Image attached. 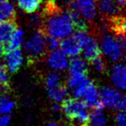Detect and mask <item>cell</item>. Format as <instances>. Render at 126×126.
<instances>
[{"label":"cell","instance_id":"6da1fadb","mask_svg":"<svg viewBox=\"0 0 126 126\" xmlns=\"http://www.w3.org/2000/svg\"><path fill=\"white\" fill-rule=\"evenodd\" d=\"M125 47V36H114L110 34H105L102 37L100 50L111 61L120 60L124 56Z\"/></svg>","mask_w":126,"mask_h":126},{"label":"cell","instance_id":"7a4b0ae2","mask_svg":"<svg viewBox=\"0 0 126 126\" xmlns=\"http://www.w3.org/2000/svg\"><path fill=\"white\" fill-rule=\"evenodd\" d=\"M46 36L42 30H37L31 38L25 44V51L29 62H35L39 60H42L45 56L47 52V43Z\"/></svg>","mask_w":126,"mask_h":126},{"label":"cell","instance_id":"3957f363","mask_svg":"<svg viewBox=\"0 0 126 126\" xmlns=\"http://www.w3.org/2000/svg\"><path fill=\"white\" fill-rule=\"evenodd\" d=\"M98 93L99 99L104 107H109L117 110H125V97L119 91L109 86H103Z\"/></svg>","mask_w":126,"mask_h":126},{"label":"cell","instance_id":"277c9868","mask_svg":"<svg viewBox=\"0 0 126 126\" xmlns=\"http://www.w3.org/2000/svg\"><path fill=\"white\" fill-rule=\"evenodd\" d=\"M2 55H4V61H5V67L8 72L15 74L19 71L23 62V57L20 49L4 51Z\"/></svg>","mask_w":126,"mask_h":126},{"label":"cell","instance_id":"5b68a950","mask_svg":"<svg viewBox=\"0 0 126 126\" xmlns=\"http://www.w3.org/2000/svg\"><path fill=\"white\" fill-rule=\"evenodd\" d=\"M99 12L107 19L119 16L123 10L118 6L116 0H95Z\"/></svg>","mask_w":126,"mask_h":126},{"label":"cell","instance_id":"8992f818","mask_svg":"<svg viewBox=\"0 0 126 126\" xmlns=\"http://www.w3.org/2000/svg\"><path fill=\"white\" fill-rule=\"evenodd\" d=\"M47 62L49 67L56 71L63 70L67 68L68 66V60H67V54L59 48L51 51Z\"/></svg>","mask_w":126,"mask_h":126},{"label":"cell","instance_id":"52a82bcc","mask_svg":"<svg viewBox=\"0 0 126 126\" xmlns=\"http://www.w3.org/2000/svg\"><path fill=\"white\" fill-rule=\"evenodd\" d=\"M74 3L77 11L84 19L88 21L94 19L96 16L95 0H74Z\"/></svg>","mask_w":126,"mask_h":126},{"label":"cell","instance_id":"ba28073f","mask_svg":"<svg viewBox=\"0 0 126 126\" xmlns=\"http://www.w3.org/2000/svg\"><path fill=\"white\" fill-rule=\"evenodd\" d=\"M82 100L86 103L87 106L92 107V108H105L99 99V93L98 91V87L93 81H91L90 84L88 85L87 89H86V92Z\"/></svg>","mask_w":126,"mask_h":126},{"label":"cell","instance_id":"9c48e42d","mask_svg":"<svg viewBox=\"0 0 126 126\" xmlns=\"http://www.w3.org/2000/svg\"><path fill=\"white\" fill-rule=\"evenodd\" d=\"M82 51L85 60L90 63L96 58L99 57L100 54H101V50H100L98 42L93 36H90V35L86 42L83 44Z\"/></svg>","mask_w":126,"mask_h":126},{"label":"cell","instance_id":"30bf717a","mask_svg":"<svg viewBox=\"0 0 126 126\" xmlns=\"http://www.w3.org/2000/svg\"><path fill=\"white\" fill-rule=\"evenodd\" d=\"M110 79L118 89L124 90L126 87V68L124 63H117L110 70Z\"/></svg>","mask_w":126,"mask_h":126},{"label":"cell","instance_id":"8fae6325","mask_svg":"<svg viewBox=\"0 0 126 126\" xmlns=\"http://www.w3.org/2000/svg\"><path fill=\"white\" fill-rule=\"evenodd\" d=\"M60 46L61 47V49L67 55L72 56V57L73 56H78L82 52L80 44L78 42L75 37L71 36V35L66 37V38H63L61 42H60Z\"/></svg>","mask_w":126,"mask_h":126},{"label":"cell","instance_id":"7c38bea8","mask_svg":"<svg viewBox=\"0 0 126 126\" xmlns=\"http://www.w3.org/2000/svg\"><path fill=\"white\" fill-rule=\"evenodd\" d=\"M69 75H87L88 67L86 61L78 56H73L68 61Z\"/></svg>","mask_w":126,"mask_h":126},{"label":"cell","instance_id":"4fadbf2b","mask_svg":"<svg viewBox=\"0 0 126 126\" xmlns=\"http://www.w3.org/2000/svg\"><path fill=\"white\" fill-rule=\"evenodd\" d=\"M16 29L17 25L15 20L0 21V42L5 45Z\"/></svg>","mask_w":126,"mask_h":126},{"label":"cell","instance_id":"5bb4252c","mask_svg":"<svg viewBox=\"0 0 126 126\" xmlns=\"http://www.w3.org/2000/svg\"><path fill=\"white\" fill-rule=\"evenodd\" d=\"M47 91L50 99L55 103L62 102L68 93L67 86L63 84L62 82H60L53 87L48 88V89H47Z\"/></svg>","mask_w":126,"mask_h":126},{"label":"cell","instance_id":"9a60e30c","mask_svg":"<svg viewBox=\"0 0 126 126\" xmlns=\"http://www.w3.org/2000/svg\"><path fill=\"white\" fill-rule=\"evenodd\" d=\"M106 116L104 113L103 109L93 108L89 113V126H106Z\"/></svg>","mask_w":126,"mask_h":126},{"label":"cell","instance_id":"2e32d148","mask_svg":"<svg viewBox=\"0 0 126 126\" xmlns=\"http://www.w3.org/2000/svg\"><path fill=\"white\" fill-rule=\"evenodd\" d=\"M23 31L20 29H16V31L12 34L8 42L4 45V51L12 50V49H20L23 44Z\"/></svg>","mask_w":126,"mask_h":126},{"label":"cell","instance_id":"e0dca14e","mask_svg":"<svg viewBox=\"0 0 126 126\" xmlns=\"http://www.w3.org/2000/svg\"><path fill=\"white\" fill-rule=\"evenodd\" d=\"M42 0H17V4L23 11L28 14L36 12L40 8Z\"/></svg>","mask_w":126,"mask_h":126},{"label":"cell","instance_id":"ac0fdd59","mask_svg":"<svg viewBox=\"0 0 126 126\" xmlns=\"http://www.w3.org/2000/svg\"><path fill=\"white\" fill-rule=\"evenodd\" d=\"M16 11L14 6L10 2L0 3V21H6V20H15Z\"/></svg>","mask_w":126,"mask_h":126},{"label":"cell","instance_id":"d6986e66","mask_svg":"<svg viewBox=\"0 0 126 126\" xmlns=\"http://www.w3.org/2000/svg\"><path fill=\"white\" fill-rule=\"evenodd\" d=\"M10 90V78L5 65H0V94H6Z\"/></svg>","mask_w":126,"mask_h":126},{"label":"cell","instance_id":"ffe728a7","mask_svg":"<svg viewBox=\"0 0 126 126\" xmlns=\"http://www.w3.org/2000/svg\"><path fill=\"white\" fill-rule=\"evenodd\" d=\"M15 102L5 94H0V115L8 114L14 109Z\"/></svg>","mask_w":126,"mask_h":126},{"label":"cell","instance_id":"44dd1931","mask_svg":"<svg viewBox=\"0 0 126 126\" xmlns=\"http://www.w3.org/2000/svg\"><path fill=\"white\" fill-rule=\"evenodd\" d=\"M60 82H61V78H60L59 74H58L57 73L51 72L47 74V78H46V81H45L46 88H47V89L51 88Z\"/></svg>","mask_w":126,"mask_h":126},{"label":"cell","instance_id":"7402d4cb","mask_svg":"<svg viewBox=\"0 0 126 126\" xmlns=\"http://www.w3.org/2000/svg\"><path fill=\"white\" fill-rule=\"evenodd\" d=\"M91 63H92V65H93V68H94L97 72L102 73L105 70V62H104L103 59H102L100 56L96 58L95 60H93Z\"/></svg>","mask_w":126,"mask_h":126},{"label":"cell","instance_id":"603a6c76","mask_svg":"<svg viewBox=\"0 0 126 126\" xmlns=\"http://www.w3.org/2000/svg\"><path fill=\"white\" fill-rule=\"evenodd\" d=\"M46 43H47V47L51 51L58 48L60 46L59 39L51 36H46Z\"/></svg>","mask_w":126,"mask_h":126},{"label":"cell","instance_id":"cb8c5ba5","mask_svg":"<svg viewBox=\"0 0 126 126\" xmlns=\"http://www.w3.org/2000/svg\"><path fill=\"white\" fill-rule=\"evenodd\" d=\"M115 121L117 126H126L125 113H124V110H119L118 113L116 115Z\"/></svg>","mask_w":126,"mask_h":126},{"label":"cell","instance_id":"d4e9b609","mask_svg":"<svg viewBox=\"0 0 126 126\" xmlns=\"http://www.w3.org/2000/svg\"><path fill=\"white\" fill-rule=\"evenodd\" d=\"M10 121H11V116L4 114L0 115V126H8Z\"/></svg>","mask_w":126,"mask_h":126},{"label":"cell","instance_id":"484cf974","mask_svg":"<svg viewBox=\"0 0 126 126\" xmlns=\"http://www.w3.org/2000/svg\"><path fill=\"white\" fill-rule=\"evenodd\" d=\"M117 4L122 10H124V6H125V0H116Z\"/></svg>","mask_w":126,"mask_h":126},{"label":"cell","instance_id":"4316f807","mask_svg":"<svg viewBox=\"0 0 126 126\" xmlns=\"http://www.w3.org/2000/svg\"><path fill=\"white\" fill-rule=\"evenodd\" d=\"M61 110V107L59 106V105L56 104V105H54V106H53V111H54V112H57V111H59V110Z\"/></svg>","mask_w":126,"mask_h":126},{"label":"cell","instance_id":"83f0119b","mask_svg":"<svg viewBox=\"0 0 126 126\" xmlns=\"http://www.w3.org/2000/svg\"><path fill=\"white\" fill-rule=\"evenodd\" d=\"M4 44L1 43V42H0V55H1V54H4Z\"/></svg>","mask_w":126,"mask_h":126},{"label":"cell","instance_id":"f1b7e54d","mask_svg":"<svg viewBox=\"0 0 126 126\" xmlns=\"http://www.w3.org/2000/svg\"><path fill=\"white\" fill-rule=\"evenodd\" d=\"M47 126H60V125L55 122H49Z\"/></svg>","mask_w":126,"mask_h":126},{"label":"cell","instance_id":"f546056e","mask_svg":"<svg viewBox=\"0 0 126 126\" xmlns=\"http://www.w3.org/2000/svg\"><path fill=\"white\" fill-rule=\"evenodd\" d=\"M5 1H7V0H0V3H2V2H5Z\"/></svg>","mask_w":126,"mask_h":126},{"label":"cell","instance_id":"4dcf8cb0","mask_svg":"<svg viewBox=\"0 0 126 126\" xmlns=\"http://www.w3.org/2000/svg\"><path fill=\"white\" fill-rule=\"evenodd\" d=\"M65 1H69V0H65Z\"/></svg>","mask_w":126,"mask_h":126}]
</instances>
